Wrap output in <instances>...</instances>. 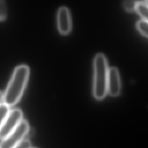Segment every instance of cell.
Listing matches in <instances>:
<instances>
[{"mask_svg": "<svg viewBox=\"0 0 148 148\" xmlns=\"http://www.w3.org/2000/svg\"><path fill=\"white\" fill-rule=\"evenodd\" d=\"M29 75V69L26 65H20L14 69L3 92V103L10 108L18 102L24 91Z\"/></svg>", "mask_w": 148, "mask_h": 148, "instance_id": "obj_1", "label": "cell"}, {"mask_svg": "<svg viewBox=\"0 0 148 148\" xmlns=\"http://www.w3.org/2000/svg\"><path fill=\"white\" fill-rule=\"evenodd\" d=\"M108 66L105 56L98 54L94 60L93 95L98 100L103 99L107 94Z\"/></svg>", "mask_w": 148, "mask_h": 148, "instance_id": "obj_2", "label": "cell"}, {"mask_svg": "<svg viewBox=\"0 0 148 148\" xmlns=\"http://www.w3.org/2000/svg\"><path fill=\"white\" fill-rule=\"evenodd\" d=\"M28 123L22 120L18 125L0 143V148H13L18 142L24 139L29 131Z\"/></svg>", "mask_w": 148, "mask_h": 148, "instance_id": "obj_3", "label": "cell"}, {"mask_svg": "<svg viewBox=\"0 0 148 148\" xmlns=\"http://www.w3.org/2000/svg\"><path fill=\"white\" fill-rule=\"evenodd\" d=\"M23 113L19 108L10 109L0 128V139H3L10 134L23 120Z\"/></svg>", "mask_w": 148, "mask_h": 148, "instance_id": "obj_4", "label": "cell"}, {"mask_svg": "<svg viewBox=\"0 0 148 148\" xmlns=\"http://www.w3.org/2000/svg\"><path fill=\"white\" fill-rule=\"evenodd\" d=\"M121 81L118 70L114 67L108 69L107 93L112 97L118 96L121 92Z\"/></svg>", "mask_w": 148, "mask_h": 148, "instance_id": "obj_5", "label": "cell"}, {"mask_svg": "<svg viewBox=\"0 0 148 148\" xmlns=\"http://www.w3.org/2000/svg\"><path fill=\"white\" fill-rule=\"evenodd\" d=\"M57 24L60 32L68 34L71 29V20L70 13L66 7H61L57 13Z\"/></svg>", "mask_w": 148, "mask_h": 148, "instance_id": "obj_6", "label": "cell"}, {"mask_svg": "<svg viewBox=\"0 0 148 148\" xmlns=\"http://www.w3.org/2000/svg\"><path fill=\"white\" fill-rule=\"evenodd\" d=\"M147 3V0H124L123 7L127 12H132L135 9L136 5L140 3Z\"/></svg>", "mask_w": 148, "mask_h": 148, "instance_id": "obj_7", "label": "cell"}, {"mask_svg": "<svg viewBox=\"0 0 148 148\" xmlns=\"http://www.w3.org/2000/svg\"><path fill=\"white\" fill-rule=\"evenodd\" d=\"M135 10H136L138 14H139L142 19L147 20V3L142 2L138 4Z\"/></svg>", "mask_w": 148, "mask_h": 148, "instance_id": "obj_8", "label": "cell"}, {"mask_svg": "<svg viewBox=\"0 0 148 148\" xmlns=\"http://www.w3.org/2000/svg\"><path fill=\"white\" fill-rule=\"evenodd\" d=\"M136 27L138 31L146 38L147 37L148 35V26L147 20L145 19H141L138 21L136 24Z\"/></svg>", "mask_w": 148, "mask_h": 148, "instance_id": "obj_9", "label": "cell"}, {"mask_svg": "<svg viewBox=\"0 0 148 148\" xmlns=\"http://www.w3.org/2000/svg\"><path fill=\"white\" fill-rule=\"evenodd\" d=\"M10 110V107L5 104L4 103H2L0 104V128L3 124L5 118L6 117L8 114L9 113Z\"/></svg>", "mask_w": 148, "mask_h": 148, "instance_id": "obj_10", "label": "cell"}, {"mask_svg": "<svg viewBox=\"0 0 148 148\" xmlns=\"http://www.w3.org/2000/svg\"><path fill=\"white\" fill-rule=\"evenodd\" d=\"M6 17V9L3 0H0V21H3Z\"/></svg>", "mask_w": 148, "mask_h": 148, "instance_id": "obj_11", "label": "cell"}, {"mask_svg": "<svg viewBox=\"0 0 148 148\" xmlns=\"http://www.w3.org/2000/svg\"><path fill=\"white\" fill-rule=\"evenodd\" d=\"M13 148H32V147L30 141L24 138L18 142Z\"/></svg>", "mask_w": 148, "mask_h": 148, "instance_id": "obj_12", "label": "cell"}, {"mask_svg": "<svg viewBox=\"0 0 148 148\" xmlns=\"http://www.w3.org/2000/svg\"><path fill=\"white\" fill-rule=\"evenodd\" d=\"M3 92L0 91V104L2 103V102L3 101Z\"/></svg>", "mask_w": 148, "mask_h": 148, "instance_id": "obj_13", "label": "cell"}]
</instances>
